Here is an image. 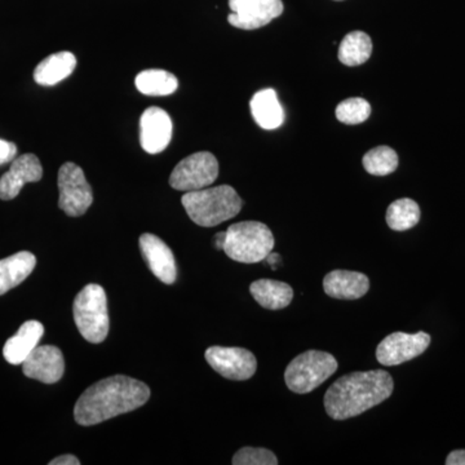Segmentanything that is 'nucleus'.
<instances>
[{"instance_id": "ddd939ff", "label": "nucleus", "mask_w": 465, "mask_h": 465, "mask_svg": "<svg viewBox=\"0 0 465 465\" xmlns=\"http://www.w3.org/2000/svg\"><path fill=\"white\" fill-rule=\"evenodd\" d=\"M173 121L163 109L152 106L143 113L140 119V143L149 154L163 152L173 139Z\"/></svg>"}, {"instance_id": "c756f323", "label": "nucleus", "mask_w": 465, "mask_h": 465, "mask_svg": "<svg viewBox=\"0 0 465 465\" xmlns=\"http://www.w3.org/2000/svg\"><path fill=\"white\" fill-rule=\"evenodd\" d=\"M81 461L74 455H61L50 461V465H79Z\"/></svg>"}, {"instance_id": "412c9836", "label": "nucleus", "mask_w": 465, "mask_h": 465, "mask_svg": "<svg viewBox=\"0 0 465 465\" xmlns=\"http://www.w3.org/2000/svg\"><path fill=\"white\" fill-rule=\"evenodd\" d=\"M250 292L262 308L280 311L289 307L293 299L290 284L274 280H259L251 283Z\"/></svg>"}, {"instance_id": "f3484780", "label": "nucleus", "mask_w": 465, "mask_h": 465, "mask_svg": "<svg viewBox=\"0 0 465 465\" xmlns=\"http://www.w3.org/2000/svg\"><path fill=\"white\" fill-rule=\"evenodd\" d=\"M45 327L38 321H27L3 348V356L11 365H23L24 361L38 347Z\"/></svg>"}, {"instance_id": "2eb2a0df", "label": "nucleus", "mask_w": 465, "mask_h": 465, "mask_svg": "<svg viewBox=\"0 0 465 465\" xmlns=\"http://www.w3.org/2000/svg\"><path fill=\"white\" fill-rule=\"evenodd\" d=\"M140 250L152 273L159 281L173 284L177 278L176 262L170 247L157 235L143 232L140 237Z\"/></svg>"}, {"instance_id": "9d476101", "label": "nucleus", "mask_w": 465, "mask_h": 465, "mask_svg": "<svg viewBox=\"0 0 465 465\" xmlns=\"http://www.w3.org/2000/svg\"><path fill=\"white\" fill-rule=\"evenodd\" d=\"M204 357L217 374L229 381H249L258 369L256 357L244 348L210 347Z\"/></svg>"}, {"instance_id": "f257e3e1", "label": "nucleus", "mask_w": 465, "mask_h": 465, "mask_svg": "<svg viewBox=\"0 0 465 465\" xmlns=\"http://www.w3.org/2000/svg\"><path fill=\"white\" fill-rule=\"evenodd\" d=\"M150 399L148 385L130 376L115 375L91 385L76 401L74 419L84 427H91L127 414Z\"/></svg>"}, {"instance_id": "f03ea898", "label": "nucleus", "mask_w": 465, "mask_h": 465, "mask_svg": "<svg viewBox=\"0 0 465 465\" xmlns=\"http://www.w3.org/2000/svg\"><path fill=\"white\" fill-rule=\"evenodd\" d=\"M393 390V378L384 370L351 372L327 390L324 409L333 420H347L381 405L390 399Z\"/></svg>"}, {"instance_id": "a211bd4d", "label": "nucleus", "mask_w": 465, "mask_h": 465, "mask_svg": "<svg viewBox=\"0 0 465 465\" xmlns=\"http://www.w3.org/2000/svg\"><path fill=\"white\" fill-rule=\"evenodd\" d=\"M251 114L262 130H277L284 122V112L277 92L265 88L256 92L250 103Z\"/></svg>"}, {"instance_id": "423d86ee", "label": "nucleus", "mask_w": 465, "mask_h": 465, "mask_svg": "<svg viewBox=\"0 0 465 465\" xmlns=\"http://www.w3.org/2000/svg\"><path fill=\"white\" fill-rule=\"evenodd\" d=\"M338 367V361L327 351H304L291 361L284 372V381L293 393H311L331 378Z\"/></svg>"}, {"instance_id": "aec40b11", "label": "nucleus", "mask_w": 465, "mask_h": 465, "mask_svg": "<svg viewBox=\"0 0 465 465\" xmlns=\"http://www.w3.org/2000/svg\"><path fill=\"white\" fill-rule=\"evenodd\" d=\"M35 265L36 258L29 251H21L0 260V295L23 283L33 273Z\"/></svg>"}, {"instance_id": "6e6552de", "label": "nucleus", "mask_w": 465, "mask_h": 465, "mask_svg": "<svg viewBox=\"0 0 465 465\" xmlns=\"http://www.w3.org/2000/svg\"><path fill=\"white\" fill-rule=\"evenodd\" d=\"M58 207L67 216L79 217L87 213L94 203V193L84 170L72 162L61 166L58 171Z\"/></svg>"}, {"instance_id": "dca6fc26", "label": "nucleus", "mask_w": 465, "mask_h": 465, "mask_svg": "<svg viewBox=\"0 0 465 465\" xmlns=\"http://www.w3.org/2000/svg\"><path fill=\"white\" fill-rule=\"evenodd\" d=\"M323 290L332 299L357 300L369 292L370 280L366 274L339 269L323 278Z\"/></svg>"}, {"instance_id": "7c9ffc66", "label": "nucleus", "mask_w": 465, "mask_h": 465, "mask_svg": "<svg viewBox=\"0 0 465 465\" xmlns=\"http://www.w3.org/2000/svg\"><path fill=\"white\" fill-rule=\"evenodd\" d=\"M225 232H219V234L215 235V238H213V241H215V247L217 250H224V243H225Z\"/></svg>"}, {"instance_id": "cd10ccee", "label": "nucleus", "mask_w": 465, "mask_h": 465, "mask_svg": "<svg viewBox=\"0 0 465 465\" xmlns=\"http://www.w3.org/2000/svg\"><path fill=\"white\" fill-rule=\"evenodd\" d=\"M17 155L16 143L0 139V166L14 162Z\"/></svg>"}, {"instance_id": "bb28decb", "label": "nucleus", "mask_w": 465, "mask_h": 465, "mask_svg": "<svg viewBox=\"0 0 465 465\" xmlns=\"http://www.w3.org/2000/svg\"><path fill=\"white\" fill-rule=\"evenodd\" d=\"M232 463L234 465H277L278 459L271 450L262 448H242L235 452Z\"/></svg>"}, {"instance_id": "b1692460", "label": "nucleus", "mask_w": 465, "mask_h": 465, "mask_svg": "<svg viewBox=\"0 0 465 465\" xmlns=\"http://www.w3.org/2000/svg\"><path fill=\"white\" fill-rule=\"evenodd\" d=\"M420 207L410 198L394 201L387 210V224L391 231L406 232L420 222Z\"/></svg>"}, {"instance_id": "f8f14e48", "label": "nucleus", "mask_w": 465, "mask_h": 465, "mask_svg": "<svg viewBox=\"0 0 465 465\" xmlns=\"http://www.w3.org/2000/svg\"><path fill=\"white\" fill-rule=\"evenodd\" d=\"M23 371L27 378L34 381L54 384L61 381L65 371L63 351L54 345L36 347L24 361Z\"/></svg>"}, {"instance_id": "5701e85b", "label": "nucleus", "mask_w": 465, "mask_h": 465, "mask_svg": "<svg viewBox=\"0 0 465 465\" xmlns=\"http://www.w3.org/2000/svg\"><path fill=\"white\" fill-rule=\"evenodd\" d=\"M372 48L371 38L366 33H349L339 47V61L345 66L362 65L371 57Z\"/></svg>"}, {"instance_id": "39448f33", "label": "nucleus", "mask_w": 465, "mask_h": 465, "mask_svg": "<svg viewBox=\"0 0 465 465\" xmlns=\"http://www.w3.org/2000/svg\"><path fill=\"white\" fill-rule=\"evenodd\" d=\"M73 313L78 331L85 341L100 344L109 333L108 298L100 284L90 283L76 295Z\"/></svg>"}, {"instance_id": "4be33fe9", "label": "nucleus", "mask_w": 465, "mask_h": 465, "mask_svg": "<svg viewBox=\"0 0 465 465\" xmlns=\"http://www.w3.org/2000/svg\"><path fill=\"white\" fill-rule=\"evenodd\" d=\"M134 84L146 96H170L179 87V81L173 73L159 69L143 70L137 74Z\"/></svg>"}, {"instance_id": "2f4dec72", "label": "nucleus", "mask_w": 465, "mask_h": 465, "mask_svg": "<svg viewBox=\"0 0 465 465\" xmlns=\"http://www.w3.org/2000/svg\"><path fill=\"white\" fill-rule=\"evenodd\" d=\"M335 2H342V0H335Z\"/></svg>"}, {"instance_id": "7ed1b4c3", "label": "nucleus", "mask_w": 465, "mask_h": 465, "mask_svg": "<svg viewBox=\"0 0 465 465\" xmlns=\"http://www.w3.org/2000/svg\"><path fill=\"white\" fill-rule=\"evenodd\" d=\"M182 203L192 222L204 228L228 222L237 216L243 206L238 193L229 185L185 193Z\"/></svg>"}, {"instance_id": "c85d7f7f", "label": "nucleus", "mask_w": 465, "mask_h": 465, "mask_svg": "<svg viewBox=\"0 0 465 465\" xmlns=\"http://www.w3.org/2000/svg\"><path fill=\"white\" fill-rule=\"evenodd\" d=\"M446 465H465V450H455L446 458Z\"/></svg>"}, {"instance_id": "4468645a", "label": "nucleus", "mask_w": 465, "mask_h": 465, "mask_svg": "<svg viewBox=\"0 0 465 465\" xmlns=\"http://www.w3.org/2000/svg\"><path fill=\"white\" fill-rule=\"evenodd\" d=\"M43 167L36 155L24 154L12 162L7 173L0 179V200H15L27 183L41 182Z\"/></svg>"}, {"instance_id": "20e7f679", "label": "nucleus", "mask_w": 465, "mask_h": 465, "mask_svg": "<svg viewBox=\"0 0 465 465\" xmlns=\"http://www.w3.org/2000/svg\"><path fill=\"white\" fill-rule=\"evenodd\" d=\"M224 252L242 264H256L268 258L274 249V235L259 222H242L225 232Z\"/></svg>"}, {"instance_id": "0eeeda50", "label": "nucleus", "mask_w": 465, "mask_h": 465, "mask_svg": "<svg viewBox=\"0 0 465 465\" xmlns=\"http://www.w3.org/2000/svg\"><path fill=\"white\" fill-rule=\"evenodd\" d=\"M219 176V162L210 152L194 153L183 158L173 168L170 185L180 192H194L208 188Z\"/></svg>"}, {"instance_id": "6ab92c4d", "label": "nucleus", "mask_w": 465, "mask_h": 465, "mask_svg": "<svg viewBox=\"0 0 465 465\" xmlns=\"http://www.w3.org/2000/svg\"><path fill=\"white\" fill-rule=\"evenodd\" d=\"M75 66L76 58L72 52H57L38 64L34 70V81L45 87L56 85L72 75Z\"/></svg>"}, {"instance_id": "1a4fd4ad", "label": "nucleus", "mask_w": 465, "mask_h": 465, "mask_svg": "<svg viewBox=\"0 0 465 465\" xmlns=\"http://www.w3.org/2000/svg\"><path fill=\"white\" fill-rule=\"evenodd\" d=\"M430 344V333L393 332L376 348V360L382 366H399L423 354Z\"/></svg>"}, {"instance_id": "393cba45", "label": "nucleus", "mask_w": 465, "mask_h": 465, "mask_svg": "<svg viewBox=\"0 0 465 465\" xmlns=\"http://www.w3.org/2000/svg\"><path fill=\"white\" fill-rule=\"evenodd\" d=\"M363 167L374 176H388L399 167V155L390 146H378L369 150L362 159Z\"/></svg>"}, {"instance_id": "a878e982", "label": "nucleus", "mask_w": 465, "mask_h": 465, "mask_svg": "<svg viewBox=\"0 0 465 465\" xmlns=\"http://www.w3.org/2000/svg\"><path fill=\"white\" fill-rule=\"evenodd\" d=\"M370 115H371V105L362 97L344 100L336 108L338 121L348 125L363 124Z\"/></svg>"}, {"instance_id": "9b49d317", "label": "nucleus", "mask_w": 465, "mask_h": 465, "mask_svg": "<svg viewBox=\"0 0 465 465\" xmlns=\"http://www.w3.org/2000/svg\"><path fill=\"white\" fill-rule=\"evenodd\" d=\"M229 24L242 30L260 29L283 14L282 0H229Z\"/></svg>"}]
</instances>
